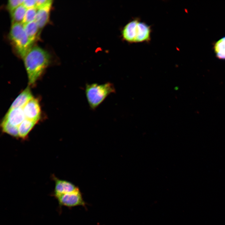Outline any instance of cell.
I'll use <instances>...</instances> for the list:
<instances>
[{"instance_id": "1", "label": "cell", "mask_w": 225, "mask_h": 225, "mask_svg": "<svg viewBox=\"0 0 225 225\" xmlns=\"http://www.w3.org/2000/svg\"><path fill=\"white\" fill-rule=\"evenodd\" d=\"M46 50L37 46L31 47L23 58L29 86H34L42 77L50 62Z\"/></svg>"}, {"instance_id": "2", "label": "cell", "mask_w": 225, "mask_h": 225, "mask_svg": "<svg viewBox=\"0 0 225 225\" xmlns=\"http://www.w3.org/2000/svg\"><path fill=\"white\" fill-rule=\"evenodd\" d=\"M85 90L88 102L92 110L96 109L109 95L116 91L114 85L110 82L87 84Z\"/></svg>"}, {"instance_id": "3", "label": "cell", "mask_w": 225, "mask_h": 225, "mask_svg": "<svg viewBox=\"0 0 225 225\" xmlns=\"http://www.w3.org/2000/svg\"><path fill=\"white\" fill-rule=\"evenodd\" d=\"M9 38L18 55L23 58L32 47L22 23H12L9 32Z\"/></svg>"}, {"instance_id": "4", "label": "cell", "mask_w": 225, "mask_h": 225, "mask_svg": "<svg viewBox=\"0 0 225 225\" xmlns=\"http://www.w3.org/2000/svg\"><path fill=\"white\" fill-rule=\"evenodd\" d=\"M57 200L59 212L63 206L71 208L77 206L85 207L86 203L79 189L70 192L54 197Z\"/></svg>"}, {"instance_id": "5", "label": "cell", "mask_w": 225, "mask_h": 225, "mask_svg": "<svg viewBox=\"0 0 225 225\" xmlns=\"http://www.w3.org/2000/svg\"><path fill=\"white\" fill-rule=\"evenodd\" d=\"M23 108L26 118L38 122L41 118V111L38 98L33 97Z\"/></svg>"}, {"instance_id": "6", "label": "cell", "mask_w": 225, "mask_h": 225, "mask_svg": "<svg viewBox=\"0 0 225 225\" xmlns=\"http://www.w3.org/2000/svg\"><path fill=\"white\" fill-rule=\"evenodd\" d=\"M55 182V188L51 195L54 197L58 195L74 191L78 188L72 182L67 181L60 179L55 176L53 177Z\"/></svg>"}, {"instance_id": "7", "label": "cell", "mask_w": 225, "mask_h": 225, "mask_svg": "<svg viewBox=\"0 0 225 225\" xmlns=\"http://www.w3.org/2000/svg\"><path fill=\"white\" fill-rule=\"evenodd\" d=\"M139 20H133L126 24L122 29V35L125 41L130 43H135L138 35V24Z\"/></svg>"}, {"instance_id": "8", "label": "cell", "mask_w": 225, "mask_h": 225, "mask_svg": "<svg viewBox=\"0 0 225 225\" xmlns=\"http://www.w3.org/2000/svg\"><path fill=\"white\" fill-rule=\"evenodd\" d=\"M25 118L23 108H9L3 119L18 127Z\"/></svg>"}, {"instance_id": "9", "label": "cell", "mask_w": 225, "mask_h": 225, "mask_svg": "<svg viewBox=\"0 0 225 225\" xmlns=\"http://www.w3.org/2000/svg\"><path fill=\"white\" fill-rule=\"evenodd\" d=\"M52 3L51 0L44 6L38 9L35 20L39 29L43 28L48 23Z\"/></svg>"}, {"instance_id": "10", "label": "cell", "mask_w": 225, "mask_h": 225, "mask_svg": "<svg viewBox=\"0 0 225 225\" xmlns=\"http://www.w3.org/2000/svg\"><path fill=\"white\" fill-rule=\"evenodd\" d=\"M33 98L31 91L28 86L18 95L11 104L9 108H23Z\"/></svg>"}, {"instance_id": "11", "label": "cell", "mask_w": 225, "mask_h": 225, "mask_svg": "<svg viewBox=\"0 0 225 225\" xmlns=\"http://www.w3.org/2000/svg\"><path fill=\"white\" fill-rule=\"evenodd\" d=\"M138 29L135 43L147 42L150 40L151 30L149 26L139 20L138 24Z\"/></svg>"}, {"instance_id": "12", "label": "cell", "mask_w": 225, "mask_h": 225, "mask_svg": "<svg viewBox=\"0 0 225 225\" xmlns=\"http://www.w3.org/2000/svg\"><path fill=\"white\" fill-rule=\"evenodd\" d=\"M38 122L26 118L18 126L19 137L25 139Z\"/></svg>"}, {"instance_id": "13", "label": "cell", "mask_w": 225, "mask_h": 225, "mask_svg": "<svg viewBox=\"0 0 225 225\" xmlns=\"http://www.w3.org/2000/svg\"><path fill=\"white\" fill-rule=\"evenodd\" d=\"M23 25L28 39L32 44L35 40L39 30L38 26L35 21Z\"/></svg>"}, {"instance_id": "14", "label": "cell", "mask_w": 225, "mask_h": 225, "mask_svg": "<svg viewBox=\"0 0 225 225\" xmlns=\"http://www.w3.org/2000/svg\"><path fill=\"white\" fill-rule=\"evenodd\" d=\"M2 132L15 138L19 137L18 127L14 126L2 119L0 124Z\"/></svg>"}, {"instance_id": "15", "label": "cell", "mask_w": 225, "mask_h": 225, "mask_svg": "<svg viewBox=\"0 0 225 225\" xmlns=\"http://www.w3.org/2000/svg\"><path fill=\"white\" fill-rule=\"evenodd\" d=\"M27 9L22 4L12 12L10 14L12 24L15 23H22Z\"/></svg>"}, {"instance_id": "16", "label": "cell", "mask_w": 225, "mask_h": 225, "mask_svg": "<svg viewBox=\"0 0 225 225\" xmlns=\"http://www.w3.org/2000/svg\"><path fill=\"white\" fill-rule=\"evenodd\" d=\"M214 49L217 57L221 59H225V37L217 41Z\"/></svg>"}, {"instance_id": "17", "label": "cell", "mask_w": 225, "mask_h": 225, "mask_svg": "<svg viewBox=\"0 0 225 225\" xmlns=\"http://www.w3.org/2000/svg\"><path fill=\"white\" fill-rule=\"evenodd\" d=\"M37 11L36 7L27 9L22 23L24 24L35 21Z\"/></svg>"}, {"instance_id": "18", "label": "cell", "mask_w": 225, "mask_h": 225, "mask_svg": "<svg viewBox=\"0 0 225 225\" xmlns=\"http://www.w3.org/2000/svg\"><path fill=\"white\" fill-rule=\"evenodd\" d=\"M23 0H9L8 1L7 8L11 13L16 8L22 4Z\"/></svg>"}, {"instance_id": "19", "label": "cell", "mask_w": 225, "mask_h": 225, "mask_svg": "<svg viewBox=\"0 0 225 225\" xmlns=\"http://www.w3.org/2000/svg\"><path fill=\"white\" fill-rule=\"evenodd\" d=\"M36 0H24L22 5L27 9L36 7Z\"/></svg>"}, {"instance_id": "20", "label": "cell", "mask_w": 225, "mask_h": 225, "mask_svg": "<svg viewBox=\"0 0 225 225\" xmlns=\"http://www.w3.org/2000/svg\"><path fill=\"white\" fill-rule=\"evenodd\" d=\"M50 1V0H36V7L38 9L44 6Z\"/></svg>"}]
</instances>
